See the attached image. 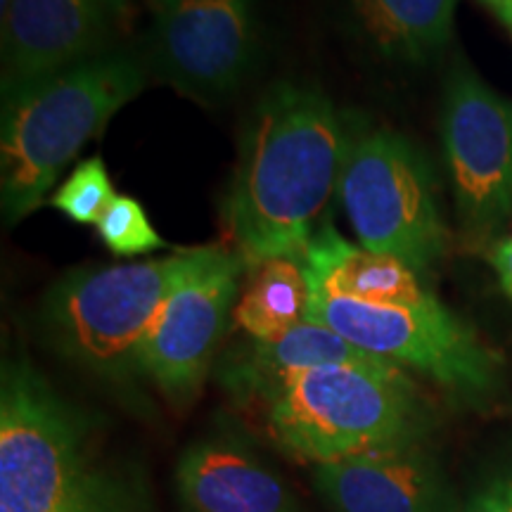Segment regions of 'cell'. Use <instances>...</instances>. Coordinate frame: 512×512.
Returning <instances> with one entry per match:
<instances>
[{
    "label": "cell",
    "instance_id": "cell-1",
    "mask_svg": "<svg viewBox=\"0 0 512 512\" xmlns=\"http://www.w3.org/2000/svg\"><path fill=\"white\" fill-rule=\"evenodd\" d=\"M354 140L347 119L318 88L280 81L261 95L223 200L228 238L247 268L304 259L320 216L339 195Z\"/></svg>",
    "mask_w": 512,
    "mask_h": 512
},
{
    "label": "cell",
    "instance_id": "cell-2",
    "mask_svg": "<svg viewBox=\"0 0 512 512\" xmlns=\"http://www.w3.org/2000/svg\"><path fill=\"white\" fill-rule=\"evenodd\" d=\"M0 512H157V505L143 467L107 453L91 418L29 358H5Z\"/></svg>",
    "mask_w": 512,
    "mask_h": 512
},
{
    "label": "cell",
    "instance_id": "cell-3",
    "mask_svg": "<svg viewBox=\"0 0 512 512\" xmlns=\"http://www.w3.org/2000/svg\"><path fill=\"white\" fill-rule=\"evenodd\" d=\"M147 74L143 55L114 48L3 95L0 192L10 226L46 202L83 145L145 91Z\"/></svg>",
    "mask_w": 512,
    "mask_h": 512
},
{
    "label": "cell",
    "instance_id": "cell-4",
    "mask_svg": "<svg viewBox=\"0 0 512 512\" xmlns=\"http://www.w3.org/2000/svg\"><path fill=\"white\" fill-rule=\"evenodd\" d=\"M264 408L275 444L313 465L422 444L432 427L430 403L396 363L309 370Z\"/></svg>",
    "mask_w": 512,
    "mask_h": 512
},
{
    "label": "cell",
    "instance_id": "cell-5",
    "mask_svg": "<svg viewBox=\"0 0 512 512\" xmlns=\"http://www.w3.org/2000/svg\"><path fill=\"white\" fill-rule=\"evenodd\" d=\"M204 254L207 247H197L164 259L69 271L38 309L43 339L76 368L126 384L140 375L145 335L164 299Z\"/></svg>",
    "mask_w": 512,
    "mask_h": 512
},
{
    "label": "cell",
    "instance_id": "cell-6",
    "mask_svg": "<svg viewBox=\"0 0 512 512\" xmlns=\"http://www.w3.org/2000/svg\"><path fill=\"white\" fill-rule=\"evenodd\" d=\"M306 280L304 318L328 325L368 354L418 370L470 406H484L501 389V358L437 297L413 306H377L332 292L309 275Z\"/></svg>",
    "mask_w": 512,
    "mask_h": 512
},
{
    "label": "cell",
    "instance_id": "cell-7",
    "mask_svg": "<svg viewBox=\"0 0 512 512\" xmlns=\"http://www.w3.org/2000/svg\"><path fill=\"white\" fill-rule=\"evenodd\" d=\"M339 202L368 252L396 256L418 275L444 259L448 228L437 176L420 147L401 133L382 128L356 136Z\"/></svg>",
    "mask_w": 512,
    "mask_h": 512
},
{
    "label": "cell",
    "instance_id": "cell-8",
    "mask_svg": "<svg viewBox=\"0 0 512 512\" xmlns=\"http://www.w3.org/2000/svg\"><path fill=\"white\" fill-rule=\"evenodd\" d=\"M441 140L460 230L484 245L512 211V100L458 62L446 81Z\"/></svg>",
    "mask_w": 512,
    "mask_h": 512
},
{
    "label": "cell",
    "instance_id": "cell-9",
    "mask_svg": "<svg viewBox=\"0 0 512 512\" xmlns=\"http://www.w3.org/2000/svg\"><path fill=\"white\" fill-rule=\"evenodd\" d=\"M259 50L256 0H152L145 67L178 93L219 102L242 86Z\"/></svg>",
    "mask_w": 512,
    "mask_h": 512
},
{
    "label": "cell",
    "instance_id": "cell-10",
    "mask_svg": "<svg viewBox=\"0 0 512 512\" xmlns=\"http://www.w3.org/2000/svg\"><path fill=\"white\" fill-rule=\"evenodd\" d=\"M245 271L247 264L235 252L207 247L152 320L140 351V375L174 406L200 394Z\"/></svg>",
    "mask_w": 512,
    "mask_h": 512
},
{
    "label": "cell",
    "instance_id": "cell-11",
    "mask_svg": "<svg viewBox=\"0 0 512 512\" xmlns=\"http://www.w3.org/2000/svg\"><path fill=\"white\" fill-rule=\"evenodd\" d=\"M128 0H12L3 24V95L114 50Z\"/></svg>",
    "mask_w": 512,
    "mask_h": 512
},
{
    "label": "cell",
    "instance_id": "cell-12",
    "mask_svg": "<svg viewBox=\"0 0 512 512\" xmlns=\"http://www.w3.org/2000/svg\"><path fill=\"white\" fill-rule=\"evenodd\" d=\"M313 484L332 512H463L422 444L316 465Z\"/></svg>",
    "mask_w": 512,
    "mask_h": 512
},
{
    "label": "cell",
    "instance_id": "cell-13",
    "mask_svg": "<svg viewBox=\"0 0 512 512\" xmlns=\"http://www.w3.org/2000/svg\"><path fill=\"white\" fill-rule=\"evenodd\" d=\"M387 358L368 354L328 325L304 318L273 342L249 339L230 349L219 366V382L238 401L266 403L287 382L325 366H387Z\"/></svg>",
    "mask_w": 512,
    "mask_h": 512
},
{
    "label": "cell",
    "instance_id": "cell-14",
    "mask_svg": "<svg viewBox=\"0 0 512 512\" xmlns=\"http://www.w3.org/2000/svg\"><path fill=\"white\" fill-rule=\"evenodd\" d=\"M176 489L188 512H297L280 477L235 437L192 444L178 460Z\"/></svg>",
    "mask_w": 512,
    "mask_h": 512
},
{
    "label": "cell",
    "instance_id": "cell-15",
    "mask_svg": "<svg viewBox=\"0 0 512 512\" xmlns=\"http://www.w3.org/2000/svg\"><path fill=\"white\" fill-rule=\"evenodd\" d=\"M351 36L387 62L425 64L448 46L458 0H335Z\"/></svg>",
    "mask_w": 512,
    "mask_h": 512
},
{
    "label": "cell",
    "instance_id": "cell-16",
    "mask_svg": "<svg viewBox=\"0 0 512 512\" xmlns=\"http://www.w3.org/2000/svg\"><path fill=\"white\" fill-rule=\"evenodd\" d=\"M304 273L332 292L377 306H413L430 302L432 294L420 275L401 259L351 245L335 226L323 223L302 259Z\"/></svg>",
    "mask_w": 512,
    "mask_h": 512
},
{
    "label": "cell",
    "instance_id": "cell-17",
    "mask_svg": "<svg viewBox=\"0 0 512 512\" xmlns=\"http://www.w3.org/2000/svg\"><path fill=\"white\" fill-rule=\"evenodd\" d=\"M247 273L249 280L233 320L249 339L273 342L302 323L309 302V280L302 261L268 259Z\"/></svg>",
    "mask_w": 512,
    "mask_h": 512
},
{
    "label": "cell",
    "instance_id": "cell-18",
    "mask_svg": "<svg viewBox=\"0 0 512 512\" xmlns=\"http://www.w3.org/2000/svg\"><path fill=\"white\" fill-rule=\"evenodd\" d=\"M114 192L110 171L100 155L83 159L60 183L50 204L79 226H98L100 216L110 207Z\"/></svg>",
    "mask_w": 512,
    "mask_h": 512
},
{
    "label": "cell",
    "instance_id": "cell-19",
    "mask_svg": "<svg viewBox=\"0 0 512 512\" xmlns=\"http://www.w3.org/2000/svg\"><path fill=\"white\" fill-rule=\"evenodd\" d=\"M95 228H98L102 245L110 249L114 256H124V259L143 256L166 245L162 235L147 219L143 204L128 195L114 197Z\"/></svg>",
    "mask_w": 512,
    "mask_h": 512
},
{
    "label": "cell",
    "instance_id": "cell-20",
    "mask_svg": "<svg viewBox=\"0 0 512 512\" xmlns=\"http://www.w3.org/2000/svg\"><path fill=\"white\" fill-rule=\"evenodd\" d=\"M463 512H512V460H501L484 472L463 503Z\"/></svg>",
    "mask_w": 512,
    "mask_h": 512
},
{
    "label": "cell",
    "instance_id": "cell-21",
    "mask_svg": "<svg viewBox=\"0 0 512 512\" xmlns=\"http://www.w3.org/2000/svg\"><path fill=\"white\" fill-rule=\"evenodd\" d=\"M489 261L494 266L498 275V283H501L503 292L512 299V235L510 238L498 240L489 252Z\"/></svg>",
    "mask_w": 512,
    "mask_h": 512
},
{
    "label": "cell",
    "instance_id": "cell-22",
    "mask_svg": "<svg viewBox=\"0 0 512 512\" xmlns=\"http://www.w3.org/2000/svg\"><path fill=\"white\" fill-rule=\"evenodd\" d=\"M491 12H496L508 27H512V0H482Z\"/></svg>",
    "mask_w": 512,
    "mask_h": 512
},
{
    "label": "cell",
    "instance_id": "cell-23",
    "mask_svg": "<svg viewBox=\"0 0 512 512\" xmlns=\"http://www.w3.org/2000/svg\"><path fill=\"white\" fill-rule=\"evenodd\" d=\"M10 5H12V0H0V17H5V15H8Z\"/></svg>",
    "mask_w": 512,
    "mask_h": 512
},
{
    "label": "cell",
    "instance_id": "cell-24",
    "mask_svg": "<svg viewBox=\"0 0 512 512\" xmlns=\"http://www.w3.org/2000/svg\"><path fill=\"white\" fill-rule=\"evenodd\" d=\"M510 29H512V27H510Z\"/></svg>",
    "mask_w": 512,
    "mask_h": 512
}]
</instances>
